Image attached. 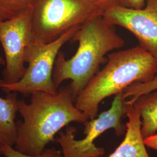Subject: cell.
I'll use <instances>...</instances> for the list:
<instances>
[{"mask_svg": "<svg viewBox=\"0 0 157 157\" xmlns=\"http://www.w3.org/2000/svg\"><path fill=\"white\" fill-rule=\"evenodd\" d=\"M69 85L52 94L37 91L31 94L29 103L19 100L18 112L22 121L17 122L15 148L29 155H39L65 126L72 122L85 124L89 118L75 106Z\"/></svg>", "mask_w": 157, "mask_h": 157, "instance_id": "obj_1", "label": "cell"}, {"mask_svg": "<svg viewBox=\"0 0 157 157\" xmlns=\"http://www.w3.org/2000/svg\"><path fill=\"white\" fill-rule=\"evenodd\" d=\"M78 42L75 54L66 59L60 51L56 57L52 79L58 89L64 80L76 98L98 71L105 56L111 51L123 47L124 41L118 35L115 25L107 22L103 15L91 19L82 25L71 40Z\"/></svg>", "mask_w": 157, "mask_h": 157, "instance_id": "obj_2", "label": "cell"}, {"mask_svg": "<svg viewBox=\"0 0 157 157\" xmlns=\"http://www.w3.org/2000/svg\"><path fill=\"white\" fill-rule=\"evenodd\" d=\"M108 62L77 96L75 106L89 120L97 117L100 104L107 97L123 93L136 82L147 83L157 75V62L137 45L112 52Z\"/></svg>", "mask_w": 157, "mask_h": 157, "instance_id": "obj_3", "label": "cell"}, {"mask_svg": "<svg viewBox=\"0 0 157 157\" xmlns=\"http://www.w3.org/2000/svg\"><path fill=\"white\" fill-rule=\"evenodd\" d=\"M104 11L92 0H33L31 26L34 43L46 44Z\"/></svg>", "mask_w": 157, "mask_h": 157, "instance_id": "obj_4", "label": "cell"}, {"mask_svg": "<svg viewBox=\"0 0 157 157\" xmlns=\"http://www.w3.org/2000/svg\"><path fill=\"white\" fill-rule=\"evenodd\" d=\"M80 27H73L50 43L30 44L25 51V62L28 67L22 78L13 83L0 80V88L6 93L15 92L25 95L37 91L56 93L58 89L54 84L52 74L56 57L62 46L72 39Z\"/></svg>", "mask_w": 157, "mask_h": 157, "instance_id": "obj_5", "label": "cell"}, {"mask_svg": "<svg viewBox=\"0 0 157 157\" xmlns=\"http://www.w3.org/2000/svg\"><path fill=\"white\" fill-rule=\"evenodd\" d=\"M125 101L123 93L115 95L111 106L106 111L102 112L97 118L90 119L84 124L85 137L81 140L75 138L76 129L67 126L65 132L59 133L54 141L62 148V157H100L105 154L102 147H98L94 141L109 129L115 130L117 136L124 134L126 124L122 118L125 115Z\"/></svg>", "mask_w": 157, "mask_h": 157, "instance_id": "obj_6", "label": "cell"}, {"mask_svg": "<svg viewBox=\"0 0 157 157\" xmlns=\"http://www.w3.org/2000/svg\"><path fill=\"white\" fill-rule=\"evenodd\" d=\"M0 43L6 56L4 82L15 83L26 70L25 51L34 43L31 26V8L11 19L0 21Z\"/></svg>", "mask_w": 157, "mask_h": 157, "instance_id": "obj_7", "label": "cell"}, {"mask_svg": "<svg viewBox=\"0 0 157 157\" xmlns=\"http://www.w3.org/2000/svg\"><path fill=\"white\" fill-rule=\"evenodd\" d=\"M103 17L107 22L133 34L139 45L150 52L157 62V0H147L141 9L115 6L104 12Z\"/></svg>", "mask_w": 157, "mask_h": 157, "instance_id": "obj_8", "label": "cell"}, {"mask_svg": "<svg viewBox=\"0 0 157 157\" xmlns=\"http://www.w3.org/2000/svg\"><path fill=\"white\" fill-rule=\"evenodd\" d=\"M125 115L128 118L124 140L108 157H150L141 133V118L133 104L125 102Z\"/></svg>", "mask_w": 157, "mask_h": 157, "instance_id": "obj_9", "label": "cell"}, {"mask_svg": "<svg viewBox=\"0 0 157 157\" xmlns=\"http://www.w3.org/2000/svg\"><path fill=\"white\" fill-rule=\"evenodd\" d=\"M19 101L15 92L7 93L5 98L0 97V148L16 144L17 126L15 118Z\"/></svg>", "mask_w": 157, "mask_h": 157, "instance_id": "obj_10", "label": "cell"}, {"mask_svg": "<svg viewBox=\"0 0 157 157\" xmlns=\"http://www.w3.org/2000/svg\"><path fill=\"white\" fill-rule=\"evenodd\" d=\"M140 112L143 138L157 133V90L139 97L133 102Z\"/></svg>", "mask_w": 157, "mask_h": 157, "instance_id": "obj_11", "label": "cell"}, {"mask_svg": "<svg viewBox=\"0 0 157 157\" xmlns=\"http://www.w3.org/2000/svg\"><path fill=\"white\" fill-rule=\"evenodd\" d=\"M33 0H0V21L18 17L29 11Z\"/></svg>", "mask_w": 157, "mask_h": 157, "instance_id": "obj_12", "label": "cell"}, {"mask_svg": "<svg viewBox=\"0 0 157 157\" xmlns=\"http://www.w3.org/2000/svg\"><path fill=\"white\" fill-rule=\"evenodd\" d=\"M156 90H157V75L147 83L136 82L131 84L124 89L123 95L125 100L128 98H130L129 100L125 101L126 103L133 104L136 100L140 95Z\"/></svg>", "mask_w": 157, "mask_h": 157, "instance_id": "obj_13", "label": "cell"}, {"mask_svg": "<svg viewBox=\"0 0 157 157\" xmlns=\"http://www.w3.org/2000/svg\"><path fill=\"white\" fill-rule=\"evenodd\" d=\"M0 154L5 157H62L61 151L54 148L45 149L39 155H29L18 151L13 147L9 146L1 147Z\"/></svg>", "mask_w": 157, "mask_h": 157, "instance_id": "obj_14", "label": "cell"}, {"mask_svg": "<svg viewBox=\"0 0 157 157\" xmlns=\"http://www.w3.org/2000/svg\"><path fill=\"white\" fill-rule=\"evenodd\" d=\"M147 0H119V6L129 8L141 9L146 6Z\"/></svg>", "mask_w": 157, "mask_h": 157, "instance_id": "obj_15", "label": "cell"}, {"mask_svg": "<svg viewBox=\"0 0 157 157\" xmlns=\"http://www.w3.org/2000/svg\"><path fill=\"white\" fill-rule=\"evenodd\" d=\"M99 6L104 12L113 6H119V0H92Z\"/></svg>", "mask_w": 157, "mask_h": 157, "instance_id": "obj_16", "label": "cell"}, {"mask_svg": "<svg viewBox=\"0 0 157 157\" xmlns=\"http://www.w3.org/2000/svg\"><path fill=\"white\" fill-rule=\"evenodd\" d=\"M146 147L157 151V133L144 139Z\"/></svg>", "mask_w": 157, "mask_h": 157, "instance_id": "obj_17", "label": "cell"}, {"mask_svg": "<svg viewBox=\"0 0 157 157\" xmlns=\"http://www.w3.org/2000/svg\"><path fill=\"white\" fill-rule=\"evenodd\" d=\"M6 64V61L3 59V58L1 56H0V65H4Z\"/></svg>", "mask_w": 157, "mask_h": 157, "instance_id": "obj_18", "label": "cell"}]
</instances>
